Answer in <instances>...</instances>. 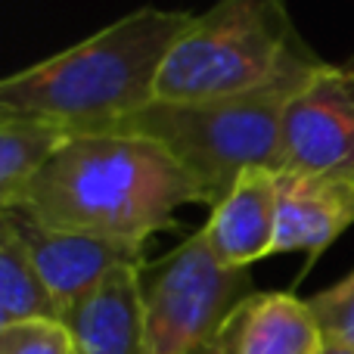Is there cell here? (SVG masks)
Returning <instances> with one entry per match:
<instances>
[{"label":"cell","instance_id":"cell-1","mask_svg":"<svg viewBox=\"0 0 354 354\" xmlns=\"http://www.w3.org/2000/svg\"><path fill=\"white\" fill-rule=\"evenodd\" d=\"M193 202H202L199 187L165 147L109 131L72 137L10 208L59 230L147 245Z\"/></svg>","mask_w":354,"mask_h":354},{"label":"cell","instance_id":"cell-2","mask_svg":"<svg viewBox=\"0 0 354 354\" xmlns=\"http://www.w3.org/2000/svg\"><path fill=\"white\" fill-rule=\"evenodd\" d=\"M193 12L140 6L62 53L0 81V112L106 134L156 97L168 53L189 28Z\"/></svg>","mask_w":354,"mask_h":354},{"label":"cell","instance_id":"cell-3","mask_svg":"<svg viewBox=\"0 0 354 354\" xmlns=\"http://www.w3.org/2000/svg\"><path fill=\"white\" fill-rule=\"evenodd\" d=\"M320 66L283 0H214L171 47L153 100L199 103L308 84Z\"/></svg>","mask_w":354,"mask_h":354},{"label":"cell","instance_id":"cell-4","mask_svg":"<svg viewBox=\"0 0 354 354\" xmlns=\"http://www.w3.org/2000/svg\"><path fill=\"white\" fill-rule=\"evenodd\" d=\"M301 87L305 84H280L245 97L199 103L153 100L112 131L165 147L196 180L202 205L214 208L252 168L283 171V115Z\"/></svg>","mask_w":354,"mask_h":354},{"label":"cell","instance_id":"cell-5","mask_svg":"<svg viewBox=\"0 0 354 354\" xmlns=\"http://www.w3.org/2000/svg\"><path fill=\"white\" fill-rule=\"evenodd\" d=\"M252 292L249 270L224 268L202 230L193 233L162 261L140 270L147 351L218 354L227 320Z\"/></svg>","mask_w":354,"mask_h":354},{"label":"cell","instance_id":"cell-6","mask_svg":"<svg viewBox=\"0 0 354 354\" xmlns=\"http://www.w3.org/2000/svg\"><path fill=\"white\" fill-rule=\"evenodd\" d=\"M354 183V56L324 62L283 115V171Z\"/></svg>","mask_w":354,"mask_h":354},{"label":"cell","instance_id":"cell-7","mask_svg":"<svg viewBox=\"0 0 354 354\" xmlns=\"http://www.w3.org/2000/svg\"><path fill=\"white\" fill-rule=\"evenodd\" d=\"M0 224L10 227L19 243L28 249L31 261L37 264L44 283L62 305L66 317L87 295L97 292L115 270L149 264L143 243H122V239L91 236L78 230H59L22 208H0Z\"/></svg>","mask_w":354,"mask_h":354},{"label":"cell","instance_id":"cell-8","mask_svg":"<svg viewBox=\"0 0 354 354\" xmlns=\"http://www.w3.org/2000/svg\"><path fill=\"white\" fill-rule=\"evenodd\" d=\"M277 218H280V171L252 168L212 208L199 230L224 268L249 270L255 261L277 252Z\"/></svg>","mask_w":354,"mask_h":354},{"label":"cell","instance_id":"cell-9","mask_svg":"<svg viewBox=\"0 0 354 354\" xmlns=\"http://www.w3.org/2000/svg\"><path fill=\"white\" fill-rule=\"evenodd\" d=\"M354 224V183L314 174H280L277 252L317 258Z\"/></svg>","mask_w":354,"mask_h":354},{"label":"cell","instance_id":"cell-10","mask_svg":"<svg viewBox=\"0 0 354 354\" xmlns=\"http://www.w3.org/2000/svg\"><path fill=\"white\" fill-rule=\"evenodd\" d=\"M326 348L311 305L292 292H252L230 314L218 354H320Z\"/></svg>","mask_w":354,"mask_h":354},{"label":"cell","instance_id":"cell-11","mask_svg":"<svg viewBox=\"0 0 354 354\" xmlns=\"http://www.w3.org/2000/svg\"><path fill=\"white\" fill-rule=\"evenodd\" d=\"M140 270L122 268L66 317L75 354H149L143 333Z\"/></svg>","mask_w":354,"mask_h":354},{"label":"cell","instance_id":"cell-12","mask_svg":"<svg viewBox=\"0 0 354 354\" xmlns=\"http://www.w3.org/2000/svg\"><path fill=\"white\" fill-rule=\"evenodd\" d=\"M22 324H66V311L44 283L28 249L0 224V330Z\"/></svg>","mask_w":354,"mask_h":354},{"label":"cell","instance_id":"cell-13","mask_svg":"<svg viewBox=\"0 0 354 354\" xmlns=\"http://www.w3.org/2000/svg\"><path fill=\"white\" fill-rule=\"evenodd\" d=\"M72 137L59 124L0 112V208H10Z\"/></svg>","mask_w":354,"mask_h":354},{"label":"cell","instance_id":"cell-14","mask_svg":"<svg viewBox=\"0 0 354 354\" xmlns=\"http://www.w3.org/2000/svg\"><path fill=\"white\" fill-rule=\"evenodd\" d=\"M317 326L324 333V342L333 348L354 351V270L336 286L320 289L317 295L308 299Z\"/></svg>","mask_w":354,"mask_h":354},{"label":"cell","instance_id":"cell-15","mask_svg":"<svg viewBox=\"0 0 354 354\" xmlns=\"http://www.w3.org/2000/svg\"><path fill=\"white\" fill-rule=\"evenodd\" d=\"M0 354H75L66 324H22L0 330Z\"/></svg>","mask_w":354,"mask_h":354},{"label":"cell","instance_id":"cell-16","mask_svg":"<svg viewBox=\"0 0 354 354\" xmlns=\"http://www.w3.org/2000/svg\"><path fill=\"white\" fill-rule=\"evenodd\" d=\"M320 354H354V351H348V348H333V345H326Z\"/></svg>","mask_w":354,"mask_h":354}]
</instances>
